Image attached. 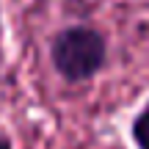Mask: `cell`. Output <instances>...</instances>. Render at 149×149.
Returning <instances> with one entry per match:
<instances>
[{"label": "cell", "instance_id": "7a4b0ae2", "mask_svg": "<svg viewBox=\"0 0 149 149\" xmlns=\"http://www.w3.org/2000/svg\"><path fill=\"white\" fill-rule=\"evenodd\" d=\"M130 138L135 149H149V100L138 108V113L130 122Z\"/></svg>", "mask_w": 149, "mask_h": 149}, {"label": "cell", "instance_id": "6da1fadb", "mask_svg": "<svg viewBox=\"0 0 149 149\" xmlns=\"http://www.w3.org/2000/svg\"><path fill=\"white\" fill-rule=\"evenodd\" d=\"M50 61L61 80L83 83L108 64V42L94 25L61 28L50 42Z\"/></svg>", "mask_w": 149, "mask_h": 149}, {"label": "cell", "instance_id": "277c9868", "mask_svg": "<svg viewBox=\"0 0 149 149\" xmlns=\"http://www.w3.org/2000/svg\"><path fill=\"white\" fill-rule=\"evenodd\" d=\"M0 55H3V11H0Z\"/></svg>", "mask_w": 149, "mask_h": 149}, {"label": "cell", "instance_id": "3957f363", "mask_svg": "<svg viewBox=\"0 0 149 149\" xmlns=\"http://www.w3.org/2000/svg\"><path fill=\"white\" fill-rule=\"evenodd\" d=\"M0 149H14L11 141H8V135H0Z\"/></svg>", "mask_w": 149, "mask_h": 149}]
</instances>
